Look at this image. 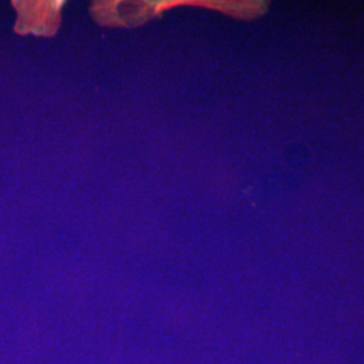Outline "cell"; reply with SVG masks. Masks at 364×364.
I'll return each mask as SVG.
<instances>
[{
    "label": "cell",
    "mask_w": 364,
    "mask_h": 364,
    "mask_svg": "<svg viewBox=\"0 0 364 364\" xmlns=\"http://www.w3.org/2000/svg\"><path fill=\"white\" fill-rule=\"evenodd\" d=\"M14 4L21 14L16 25V30L19 33L33 31L41 36H53L57 31L63 1H18Z\"/></svg>",
    "instance_id": "1"
}]
</instances>
